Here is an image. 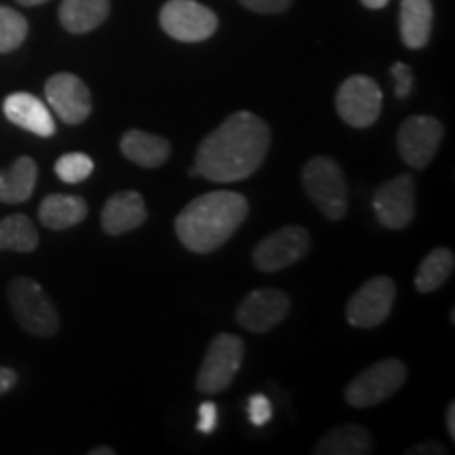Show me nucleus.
Segmentation results:
<instances>
[{
	"label": "nucleus",
	"mask_w": 455,
	"mask_h": 455,
	"mask_svg": "<svg viewBox=\"0 0 455 455\" xmlns=\"http://www.w3.org/2000/svg\"><path fill=\"white\" fill-rule=\"evenodd\" d=\"M367 9H384L388 4V0H361Z\"/></svg>",
	"instance_id": "34"
},
{
	"label": "nucleus",
	"mask_w": 455,
	"mask_h": 455,
	"mask_svg": "<svg viewBox=\"0 0 455 455\" xmlns=\"http://www.w3.org/2000/svg\"><path fill=\"white\" fill-rule=\"evenodd\" d=\"M91 455H114L112 447H98V449H91Z\"/></svg>",
	"instance_id": "35"
},
{
	"label": "nucleus",
	"mask_w": 455,
	"mask_h": 455,
	"mask_svg": "<svg viewBox=\"0 0 455 455\" xmlns=\"http://www.w3.org/2000/svg\"><path fill=\"white\" fill-rule=\"evenodd\" d=\"M445 127L435 116H409L396 133V146L403 161L413 169L428 167L439 150Z\"/></svg>",
	"instance_id": "11"
},
{
	"label": "nucleus",
	"mask_w": 455,
	"mask_h": 455,
	"mask_svg": "<svg viewBox=\"0 0 455 455\" xmlns=\"http://www.w3.org/2000/svg\"><path fill=\"white\" fill-rule=\"evenodd\" d=\"M247 413H249V419H251L253 426H266L272 418L270 401L264 395H253L251 398H249Z\"/></svg>",
	"instance_id": "28"
},
{
	"label": "nucleus",
	"mask_w": 455,
	"mask_h": 455,
	"mask_svg": "<svg viewBox=\"0 0 455 455\" xmlns=\"http://www.w3.org/2000/svg\"><path fill=\"white\" fill-rule=\"evenodd\" d=\"M373 209L379 224L390 230H403L415 215V181L411 175H398L378 188Z\"/></svg>",
	"instance_id": "12"
},
{
	"label": "nucleus",
	"mask_w": 455,
	"mask_h": 455,
	"mask_svg": "<svg viewBox=\"0 0 455 455\" xmlns=\"http://www.w3.org/2000/svg\"><path fill=\"white\" fill-rule=\"evenodd\" d=\"M9 304L21 329L36 338H51L60 329V316L49 295L30 276H17L9 284Z\"/></svg>",
	"instance_id": "3"
},
{
	"label": "nucleus",
	"mask_w": 455,
	"mask_h": 455,
	"mask_svg": "<svg viewBox=\"0 0 455 455\" xmlns=\"http://www.w3.org/2000/svg\"><path fill=\"white\" fill-rule=\"evenodd\" d=\"M447 430H449V436H451V441L455 439V405L447 407Z\"/></svg>",
	"instance_id": "33"
},
{
	"label": "nucleus",
	"mask_w": 455,
	"mask_h": 455,
	"mask_svg": "<svg viewBox=\"0 0 455 455\" xmlns=\"http://www.w3.org/2000/svg\"><path fill=\"white\" fill-rule=\"evenodd\" d=\"M17 384V373L13 369L0 367V396L7 395V392Z\"/></svg>",
	"instance_id": "32"
},
{
	"label": "nucleus",
	"mask_w": 455,
	"mask_h": 455,
	"mask_svg": "<svg viewBox=\"0 0 455 455\" xmlns=\"http://www.w3.org/2000/svg\"><path fill=\"white\" fill-rule=\"evenodd\" d=\"M95 164L91 161V156L83 155V152H70V155H64L57 158L55 163V173L57 178L66 184H81L93 173Z\"/></svg>",
	"instance_id": "26"
},
{
	"label": "nucleus",
	"mask_w": 455,
	"mask_h": 455,
	"mask_svg": "<svg viewBox=\"0 0 455 455\" xmlns=\"http://www.w3.org/2000/svg\"><path fill=\"white\" fill-rule=\"evenodd\" d=\"M44 95L51 110L66 124H81L91 114V93L81 78L74 74L60 72L44 84Z\"/></svg>",
	"instance_id": "14"
},
{
	"label": "nucleus",
	"mask_w": 455,
	"mask_h": 455,
	"mask_svg": "<svg viewBox=\"0 0 455 455\" xmlns=\"http://www.w3.org/2000/svg\"><path fill=\"white\" fill-rule=\"evenodd\" d=\"M310 251V235L304 226H284L266 236L253 251V264L261 272L289 268Z\"/></svg>",
	"instance_id": "9"
},
{
	"label": "nucleus",
	"mask_w": 455,
	"mask_h": 455,
	"mask_svg": "<svg viewBox=\"0 0 455 455\" xmlns=\"http://www.w3.org/2000/svg\"><path fill=\"white\" fill-rule=\"evenodd\" d=\"M244 344L238 335L221 333L212 341L196 378V388L203 395H218L235 382L243 365Z\"/></svg>",
	"instance_id": "5"
},
{
	"label": "nucleus",
	"mask_w": 455,
	"mask_h": 455,
	"mask_svg": "<svg viewBox=\"0 0 455 455\" xmlns=\"http://www.w3.org/2000/svg\"><path fill=\"white\" fill-rule=\"evenodd\" d=\"M306 192L329 220H341L348 212V186L339 164L329 156H315L301 171Z\"/></svg>",
	"instance_id": "4"
},
{
	"label": "nucleus",
	"mask_w": 455,
	"mask_h": 455,
	"mask_svg": "<svg viewBox=\"0 0 455 455\" xmlns=\"http://www.w3.org/2000/svg\"><path fill=\"white\" fill-rule=\"evenodd\" d=\"M38 167L30 156H20L9 171H0V203L17 204L32 196Z\"/></svg>",
	"instance_id": "21"
},
{
	"label": "nucleus",
	"mask_w": 455,
	"mask_h": 455,
	"mask_svg": "<svg viewBox=\"0 0 455 455\" xmlns=\"http://www.w3.org/2000/svg\"><path fill=\"white\" fill-rule=\"evenodd\" d=\"M20 4H26V7H36V4L47 3V0H17Z\"/></svg>",
	"instance_id": "36"
},
{
	"label": "nucleus",
	"mask_w": 455,
	"mask_h": 455,
	"mask_svg": "<svg viewBox=\"0 0 455 455\" xmlns=\"http://www.w3.org/2000/svg\"><path fill=\"white\" fill-rule=\"evenodd\" d=\"M121 152L129 158L131 163L140 167L155 169L167 161L171 155V144L161 135L146 133V131L131 129L123 135Z\"/></svg>",
	"instance_id": "17"
},
{
	"label": "nucleus",
	"mask_w": 455,
	"mask_h": 455,
	"mask_svg": "<svg viewBox=\"0 0 455 455\" xmlns=\"http://www.w3.org/2000/svg\"><path fill=\"white\" fill-rule=\"evenodd\" d=\"M38 247V232L28 215H9L0 221V251L30 253Z\"/></svg>",
	"instance_id": "24"
},
{
	"label": "nucleus",
	"mask_w": 455,
	"mask_h": 455,
	"mask_svg": "<svg viewBox=\"0 0 455 455\" xmlns=\"http://www.w3.org/2000/svg\"><path fill=\"white\" fill-rule=\"evenodd\" d=\"M110 13V0H64L60 21L68 32L84 34L95 30Z\"/></svg>",
	"instance_id": "19"
},
{
	"label": "nucleus",
	"mask_w": 455,
	"mask_h": 455,
	"mask_svg": "<svg viewBox=\"0 0 455 455\" xmlns=\"http://www.w3.org/2000/svg\"><path fill=\"white\" fill-rule=\"evenodd\" d=\"M371 451V436L363 426L348 424L329 432L318 441L316 455H363Z\"/></svg>",
	"instance_id": "22"
},
{
	"label": "nucleus",
	"mask_w": 455,
	"mask_h": 455,
	"mask_svg": "<svg viewBox=\"0 0 455 455\" xmlns=\"http://www.w3.org/2000/svg\"><path fill=\"white\" fill-rule=\"evenodd\" d=\"M407 379V367L398 358H386L358 373L346 388V401L352 407H373L396 395Z\"/></svg>",
	"instance_id": "6"
},
{
	"label": "nucleus",
	"mask_w": 455,
	"mask_h": 455,
	"mask_svg": "<svg viewBox=\"0 0 455 455\" xmlns=\"http://www.w3.org/2000/svg\"><path fill=\"white\" fill-rule=\"evenodd\" d=\"M270 141L268 124L259 116L247 110L232 114L198 146L195 173L215 184L241 181L261 167Z\"/></svg>",
	"instance_id": "1"
},
{
	"label": "nucleus",
	"mask_w": 455,
	"mask_h": 455,
	"mask_svg": "<svg viewBox=\"0 0 455 455\" xmlns=\"http://www.w3.org/2000/svg\"><path fill=\"white\" fill-rule=\"evenodd\" d=\"M87 203L81 196L70 195H49L41 203L38 218L49 230H66L87 218Z\"/></svg>",
	"instance_id": "20"
},
{
	"label": "nucleus",
	"mask_w": 455,
	"mask_h": 455,
	"mask_svg": "<svg viewBox=\"0 0 455 455\" xmlns=\"http://www.w3.org/2000/svg\"><path fill=\"white\" fill-rule=\"evenodd\" d=\"M430 0H401V38L409 49H422L432 34Z\"/></svg>",
	"instance_id": "18"
},
{
	"label": "nucleus",
	"mask_w": 455,
	"mask_h": 455,
	"mask_svg": "<svg viewBox=\"0 0 455 455\" xmlns=\"http://www.w3.org/2000/svg\"><path fill=\"white\" fill-rule=\"evenodd\" d=\"M146 203L140 192L124 190L108 198L104 212H101V226H104L108 235L118 236L140 228L146 221Z\"/></svg>",
	"instance_id": "15"
},
{
	"label": "nucleus",
	"mask_w": 455,
	"mask_h": 455,
	"mask_svg": "<svg viewBox=\"0 0 455 455\" xmlns=\"http://www.w3.org/2000/svg\"><path fill=\"white\" fill-rule=\"evenodd\" d=\"M289 308H291V301L287 293L278 291V289H258L241 301L236 310V321L249 331L266 333L281 325L284 316L289 315Z\"/></svg>",
	"instance_id": "13"
},
{
	"label": "nucleus",
	"mask_w": 455,
	"mask_h": 455,
	"mask_svg": "<svg viewBox=\"0 0 455 455\" xmlns=\"http://www.w3.org/2000/svg\"><path fill=\"white\" fill-rule=\"evenodd\" d=\"M455 268V255L451 249H435L426 255L415 275V287L419 293H432L449 281Z\"/></svg>",
	"instance_id": "23"
},
{
	"label": "nucleus",
	"mask_w": 455,
	"mask_h": 455,
	"mask_svg": "<svg viewBox=\"0 0 455 455\" xmlns=\"http://www.w3.org/2000/svg\"><path fill=\"white\" fill-rule=\"evenodd\" d=\"M161 26L175 41L201 43L218 30V15L196 0H169L161 9Z\"/></svg>",
	"instance_id": "8"
},
{
	"label": "nucleus",
	"mask_w": 455,
	"mask_h": 455,
	"mask_svg": "<svg viewBox=\"0 0 455 455\" xmlns=\"http://www.w3.org/2000/svg\"><path fill=\"white\" fill-rule=\"evenodd\" d=\"M241 4L255 13H283L289 9L291 0H241Z\"/></svg>",
	"instance_id": "30"
},
{
	"label": "nucleus",
	"mask_w": 455,
	"mask_h": 455,
	"mask_svg": "<svg viewBox=\"0 0 455 455\" xmlns=\"http://www.w3.org/2000/svg\"><path fill=\"white\" fill-rule=\"evenodd\" d=\"M28 36V21L24 15L9 7H0V53L15 51Z\"/></svg>",
	"instance_id": "25"
},
{
	"label": "nucleus",
	"mask_w": 455,
	"mask_h": 455,
	"mask_svg": "<svg viewBox=\"0 0 455 455\" xmlns=\"http://www.w3.org/2000/svg\"><path fill=\"white\" fill-rule=\"evenodd\" d=\"M447 449L441 445V443H422V445H415V447H411V449H407V453L409 455H443L445 453Z\"/></svg>",
	"instance_id": "31"
},
{
	"label": "nucleus",
	"mask_w": 455,
	"mask_h": 455,
	"mask_svg": "<svg viewBox=\"0 0 455 455\" xmlns=\"http://www.w3.org/2000/svg\"><path fill=\"white\" fill-rule=\"evenodd\" d=\"M247 198L232 190H215L195 198L175 220V232L186 249L212 253L247 220Z\"/></svg>",
	"instance_id": "2"
},
{
	"label": "nucleus",
	"mask_w": 455,
	"mask_h": 455,
	"mask_svg": "<svg viewBox=\"0 0 455 455\" xmlns=\"http://www.w3.org/2000/svg\"><path fill=\"white\" fill-rule=\"evenodd\" d=\"M4 116L17 127L30 131L38 138H51L55 133V121L49 108L30 93H13L3 104Z\"/></svg>",
	"instance_id": "16"
},
{
	"label": "nucleus",
	"mask_w": 455,
	"mask_h": 455,
	"mask_svg": "<svg viewBox=\"0 0 455 455\" xmlns=\"http://www.w3.org/2000/svg\"><path fill=\"white\" fill-rule=\"evenodd\" d=\"M335 108L346 124L355 129H367L378 121L382 112V89L373 78L356 74L341 83L335 95Z\"/></svg>",
	"instance_id": "7"
},
{
	"label": "nucleus",
	"mask_w": 455,
	"mask_h": 455,
	"mask_svg": "<svg viewBox=\"0 0 455 455\" xmlns=\"http://www.w3.org/2000/svg\"><path fill=\"white\" fill-rule=\"evenodd\" d=\"M215 426H218V407H215V403L207 401L203 403L201 407H198V422H196V428L203 432V435H212L215 430Z\"/></svg>",
	"instance_id": "29"
},
{
	"label": "nucleus",
	"mask_w": 455,
	"mask_h": 455,
	"mask_svg": "<svg viewBox=\"0 0 455 455\" xmlns=\"http://www.w3.org/2000/svg\"><path fill=\"white\" fill-rule=\"evenodd\" d=\"M390 76H392V83H395V95L396 98L405 100L413 89L411 68L407 64H401V61H396V64L390 68Z\"/></svg>",
	"instance_id": "27"
},
{
	"label": "nucleus",
	"mask_w": 455,
	"mask_h": 455,
	"mask_svg": "<svg viewBox=\"0 0 455 455\" xmlns=\"http://www.w3.org/2000/svg\"><path fill=\"white\" fill-rule=\"evenodd\" d=\"M396 298V287L388 276H373L352 295L346 316L352 327L373 329L388 318Z\"/></svg>",
	"instance_id": "10"
}]
</instances>
